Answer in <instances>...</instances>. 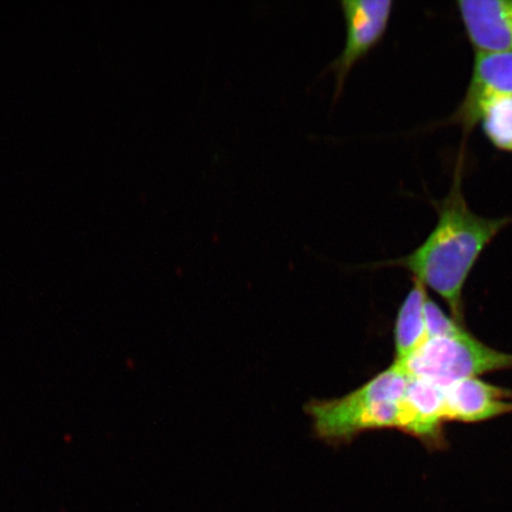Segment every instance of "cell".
<instances>
[{
  "mask_svg": "<svg viewBox=\"0 0 512 512\" xmlns=\"http://www.w3.org/2000/svg\"><path fill=\"white\" fill-rule=\"evenodd\" d=\"M408 424L406 434L431 450L446 446L444 386L411 376L407 388Z\"/></svg>",
  "mask_w": 512,
  "mask_h": 512,
  "instance_id": "obj_8",
  "label": "cell"
},
{
  "mask_svg": "<svg viewBox=\"0 0 512 512\" xmlns=\"http://www.w3.org/2000/svg\"><path fill=\"white\" fill-rule=\"evenodd\" d=\"M427 288L413 279L411 291L401 304L394 325L395 363H403L428 341L425 306Z\"/></svg>",
  "mask_w": 512,
  "mask_h": 512,
  "instance_id": "obj_9",
  "label": "cell"
},
{
  "mask_svg": "<svg viewBox=\"0 0 512 512\" xmlns=\"http://www.w3.org/2000/svg\"><path fill=\"white\" fill-rule=\"evenodd\" d=\"M411 375L393 363L338 399L311 400L304 412L312 421V432L329 446L352 443L361 434L382 430L406 432L407 388Z\"/></svg>",
  "mask_w": 512,
  "mask_h": 512,
  "instance_id": "obj_2",
  "label": "cell"
},
{
  "mask_svg": "<svg viewBox=\"0 0 512 512\" xmlns=\"http://www.w3.org/2000/svg\"><path fill=\"white\" fill-rule=\"evenodd\" d=\"M425 317L428 339L456 337L467 331L465 325L459 324L452 316H447L430 297L426 302Z\"/></svg>",
  "mask_w": 512,
  "mask_h": 512,
  "instance_id": "obj_11",
  "label": "cell"
},
{
  "mask_svg": "<svg viewBox=\"0 0 512 512\" xmlns=\"http://www.w3.org/2000/svg\"><path fill=\"white\" fill-rule=\"evenodd\" d=\"M457 8L477 54L512 51V0H460Z\"/></svg>",
  "mask_w": 512,
  "mask_h": 512,
  "instance_id": "obj_6",
  "label": "cell"
},
{
  "mask_svg": "<svg viewBox=\"0 0 512 512\" xmlns=\"http://www.w3.org/2000/svg\"><path fill=\"white\" fill-rule=\"evenodd\" d=\"M479 124L496 149L512 153V96L491 102Z\"/></svg>",
  "mask_w": 512,
  "mask_h": 512,
  "instance_id": "obj_10",
  "label": "cell"
},
{
  "mask_svg": "<svg viewBox=\"0 0 512 512\" xmlns=\"http://www.w3.org/2000/svg\"><path fill=\"white\" fill-rule=\"evenodd\" d=\"M446 422L477 424L512 413V390L479 379L459 380L444 386Z\"/></svg>",
  "mask_w": 512,
  "mask_h": 512,
  "instance_id": "obj_7",
  "label": "cell"
},
{
  "mask_svg": "<svg viewBox=\"0 0 512 512\" xmlns=\"http://www.w3.org/2000/svg\"><path fill=\"white\" fill-rule=\"evenodd\" d=\"M396 364L413 377L446 386L459 380L510 370L512 354L490 348L465 331L456 337L428 339L408 360Z\"/></svg>",
  "mask_w": 512,
  "mask_h": 512,
  "instance_id": "obj_3",
  "label": "cell"
},
{
  "mask_svg": "<svg viewBox=\"0 0 512 512\" xmlns=\"http://www.w3.org/2000/svg\"><path fill=\"white\" fill-rule=\"evenodd\" d=\"M463 155L462 151L447 196L433 202L438 221L431 234L411 254L376 264L412 273L415 280L444 300L452 318L462 325L466 281L485 248L512 224V216L485 217L471 209L463 191Z\"/></svg>",
  "mask_w": 512,
  "mask_h": 512,
  "instance_id": "obj_1",
  "label": "cell"
},
{
  "mask_svg": "<svg viewBox=\"0 0 512 512\" xmlns=\"http://www.w3.org/2000/svg\"><path fill=\"white\" fill-rule=\"evenodd\" d=\"M508 96H512V51L476 54L469 87L448 123L462 127L469 134L491 102Z\"/></svg>",
  "mask_w": 512,
  "mask_h": 512,
  "instance_id": "obj_5",
  "label": "cell"
},
{
  "mask_svg": "<svg viewBox=\"0 0 512 512\" xmlns=\"http://www.w3.org/2000/svg\"><path fill=\"white\" fill-rule=\"evenodd\" d=\"M339 4L347 29L345 44L341 54L322 70V74H335L332 104L341 98L351 69L383 40L394 6L392 0H341Z\"/></svg>",
  "mask_w": 512,
  "mask_h": 512,
  "instance_id": "obj_4",
  "label": "cell"
}]
</instances>
